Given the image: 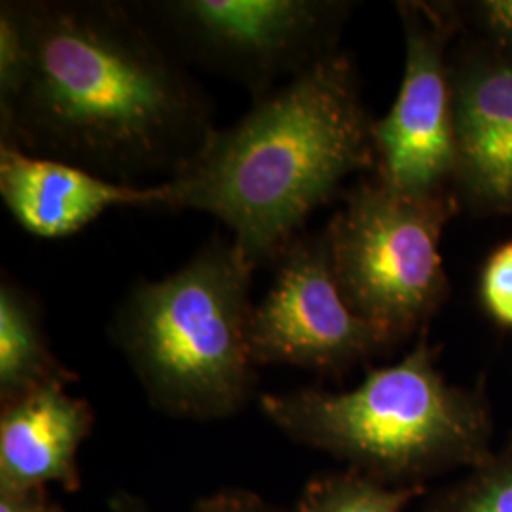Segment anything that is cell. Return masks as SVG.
Listing matches in <instances>:
<instances>
[{
    "mask_svg": "<svg viewBox=\"0 0 512 512\" xmlns=\"http://www.w3.org/2000/svg\"><path fill=\"white\" fill-rule=\"evenodd\" d=\"M18 6L31 69L0 114V147L124 184L169 181L194 158L215 129L211 101L141 2Z\"/></svg>",
    "mask_w": 512,
    "mask_h": 512,
    "instance_id": "cell-1",
    "label": "cell"
},
{
    "mask_svg": "<svg viewBox=\"0 0 512 512\" xmlns=\"http://www.w3.org/2000/svg\"><path fill=\"white\" fill-rule=\"evenodd\" d=\"M374 169V118L353 59L338 50L253 101L236 124L213 129L164 181L167 211L219 219L256 272L275 266L349 175Z\"/></svg>",
    "mask_w": 512,
    "mask_h": 512,
    "instance_id": "cell-2",
    "label": "cell"
},
{
    "mask_svg": "<svg viewBox=\"0 0 512 512\" xmlns=\"http://www.w3.org/2000/svg\"><path fill=\"white\" fill-rule=\"evenodd\" d=\"M427 329L395 365L370 368L344 391L296 387L264 393V418L289 439L344 461L389 486H425L473 469L494 452V420L482 387L450 384Z\"/></svg>",
    "mask_w": 512,
    "mask_h": 512,
    "instance_id": "cell-3",
    "label": "cell"
},
{
    "mask_svg": "<svg viewBox=\"0 0 512 512\" xmlns=\"http://www.w3.org/2000/svg\"><path fill=\"white\" fill-rule=\"evenodd\" d=\"M253 274L232 239L213 238L173 274L131 285L116 306L110 340L158 412L226 420L251 401Z\"/></svg>",
    "mask_w": 512,
    "mask_h": 512,
    "instance_id": "cell-4",
    "label": "cell"
},
{
    "mask_svg": "<svg viewBox=\"0 0 512 512\" xmlns=\"http://www.w3.org/2000/svg\"><path fill=\"white\" fill-rule=\"evenodd\" d=\"M461 207L454 192L412 196L372 175L323 228L349 308L391 346L427 329L448 300L440 239Z\"/></svg>",
    "mask_w": 512,
    "mask_h": 512,
    "instance_id": "cell-5",
    "label": "cell"
},
{
    "mask_svg": "<svg viewBox=\"0 0 512 512\" xmlns=\"http://www.w3.org/2000/svg\"><path fill=\"white\" fill-rule=\"evenodd\" d=\"M148 18L188 65L266 97L338 42L355 2L346 0H147Z\"/></svg>",
    "mask_w": 512,
    "mask_h": 512,
    "instance_id": "cell-6",
    "label": "cell"
},
{
    "mask_svg": "<svg viewBox=\"0 0 512 512\" xmlns=\"http://www.w3.org/2000/svg\"><path fill=\"white\" fill-rule=\"evenodd\" d=\"M404 73L395 103L374 120L378 181L412 196L456 194L458 147L452 42L463 31L452 2H397Z\"/></svg>",
    "mask_w": 512,
    "mask_h": 512,
    "instance_id": "cell-7",
    "label": "cell"
},
{
    "mask_svg": "<svg viewBox=\"0 0 512 512\" xmlns=\"http://www.w3.org/2000/svg\"><path fill=\"white\" fill-rule=\"evenodd\" d=\"M249 344L256 366L321 374H342L391 348L349 308L323 230L300 234L275 262L274 283L251 311Z\"/></svg>",
    "mask_w": 512,
    "mask_h": 512,
    "instance_id": "cell-8",
    "label": "cell"
},
{
    "mask_svg": "<svg viewBox=\"0 0 512 512\" xmlns=\"http://www.w3.org/2000/svg\"><path fill=\"white\" fill-rule=\"evenodd\" d=\"M452 80L459 202L476 215H512V54L461 31Z\"/></svg>",
    "mask_w": 512,
    "mask_h": 512,
    "instance_id": "cell-9",
    "label": "cell"
},
{
    "mask_svg": "<svg viewBox=\"0 0 512 512\" xmlns=\"http://www.w3.org/2000/svg\"><path fill=\"white\" fill-rule=\"evenodd\" d=\"M0 196L12 219L40 239L74 236L110 209H167L169 203L164 181L116 183L14 147H0Z\"/></svg>",
    "mask_w": 512,
    "mask_h": 512,
    "instance_id": "cell-10",
    "label": "cell"
},
{
    "mask_svg": "<svg viewBox=\"0 0 512 512\" xmlns=\"http://www.w3.org/2000/svg\"><path fill=\"white\" fill-rule=\"evenodd\" d=\"M67 385L54 382L2 404L0 484L80 488L78 450L92 433L93 410Z\"/></svg>",
    "mask_w": 512,
    "mask_h": 512,
    "instance_id": "cell-11",
    "label": "cell"
},
{
    "mask_svg": "<svg viewBox=\"0 0 512 512\" xmlns=\"http://www.w3.org/2000/svg\"><path fill=\"white\" fill-rule=\"evenodd\" d=\"M76 374L61 365L50 346L38 298L12 275L0 281V403L38 387L71 384Z\"/></svg>",
    "mask_w": 512,
    "mask_h": 512,
    "instance_id": "cell-12",
    "label": "cell"
},
{
    "mask_svg": "<svg viewBox=\"0 0 512 512\" xmlns=\"http://www.w3.org/2000/svg\"><path fill=\"white\" fill-rule=\"evenodd\" d=\"M423 494L425 486H389L346 469L311 478L293 512H404Z\"/></svg>",
    "mask_w": 512,
    "mask_h": 512,
    "instance_id": "cell-13",
    "label": "cell"
},
{
    "mask_svg": "<svg viewBox=\"0 0 512 512\" xmlns=\"http://www.w3.org/2000/svg\"><path fill=\"white\" fill-rule=\"evenodd\" d=\"M421 512H512V437L429 497Z\"/></svg>",
    "mask_w": 512,
    "mask_h": 512,
    "instance_id": "cell-14",
    "label": "cell"
},
{
    "mask_svg": "<svg viewBox=\"0 0 512 512\" xmlns=\"http://www.w3.org/2000/svg\"><path fill=\"white\" fill-rule=\"evenodd\" d=\"M31 69L29 38L18 0L0 2V114L12 109Z\"/></svg>",
    "mask_w": 512,
    "mask_h": 512,
    "instance_id": "cell-15",
    "label": "cell"
},
{
    "mask_svg": "<svg viewBox=\"0 0 512 512\" xmlns=\"http://www.w3.org/2000/svg\"><path fill=\"white\" fill-rule=\"evenodd\" d=\"M478 302L494 325L512 330V239L486 256L478 274Z\"/></svg>",
    "mask_w": 512,
    "mask_h": 512,
    "instance_id": "cell-16",
    "label": "cell"
},
{
    "mask_svg": "<svg viewBox=\"0 0 512 512\" xmlns=\"http://www.w3.org/2000/svg\"><path fill=\"white\" fill-rule=\"evenodd\" d=\"M461 16L473 27L475 37L512 54V0L471 2L461 6Z\"/></svg>",
    "mask_w": 512,
    "mask_h": 512,
    "instance_id": "cell-17",
    "label": "cell"
},
{
    "mask_svg": "<svg viewBox=\"0 0 512 512\" xmlns=\"http://www.w3.org/2000/svg\"><path fill=\"white\" fill-rule=\"evenodd\" d=\"M190 512H275V509L251 490L226 488L202 497Z\"/></svg>",
    "mask_w": 512,
    "mask_h": 512,
    "instance_id": "cell-18",
    "label": "cell"
},
{
    "mask_svg": "<svg viewBox=\"0 0 512 512\" xmlns=\"http://www.w3.org/2000/svg\"><path fill=\"white\" fill-rule=\"evenodd\" d=\"M0 512H65L50 499L46 488L0 484Z\"/></svg>",
    "mask_w": 512,
    "mask_h": 512,
    "instance_id": "cell-19",
    "label": "cell"
},
{
    "mask_svg": "<svg viewBox=\"0 0 512 512\" xmlns=\"http://www.w3.org/2000/svg\"><path fill=\"white\" fill-rule=\"evenodd\" d=\"M109 512H150L147 503L129 492H116L110 495Z\"/></svg>",
    "mask_w": 512,
    "mask_h": 512,
    "instance_id": "cell-20",
    "label": "cell"
}]
</instances>
